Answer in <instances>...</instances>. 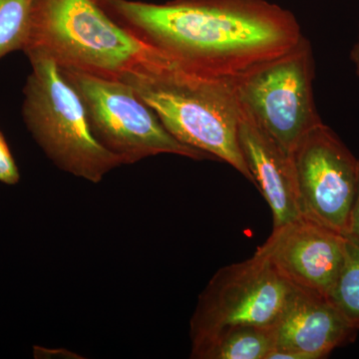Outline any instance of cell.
Masks as SVG:
<instances>
[{"instance_id":"cell-1","label":"cell","mask_w":359,"mask_h":359,"mask_svg":"<svg viewBox=\"0 0 359 359\" xmlns=\"http://www.w3.org/2000/svg\"><path fill=\"white\" fill-rule=\"evenodd\" d=\"M120 25L203 76L237 77L301 41L294 14L266 0H97Z\"/></svg>"},{"instance_id":"cell-2","label":"cell","mask_w":359,"mask_h":359,"mask_svg":"<svg viewBox=\"0 0 359 359\" xmlns=\"http://www.w3.org/2000/svg\"><path fill=\"white\" fill-rule=\"evenodd\" d=\"M29 49L43 51L65 69L112 79L181 67L97 0H37Z\"/></svg>"},{"instance_id":"cell-3","label":"cell","mask_w":359,"mask_h":359,"mask_svg":"<svg viewBox=\"0 0 359 359\" xmlns=\"http://www.w3.org/2000/svg\"><path fill=\"white\" fill-rule=\"evenodd\" d=\"M120 80L133 87L177 140L224 161L254 184L238 142L241 107L233 78L172 68Z\"/></svg>"},{"instance_id":"cell-4","label":"cell","mask_w":359,"mask_h":359,"mask_svg":"<svg viewBox=\"0 0 359 359\" xmlns=\"http://www.w3.org/2000/svg\"><path fill=\"white\" fill-rule=\"evenodd\" d=\"M25 54L32 68L23 89L26 126L59 169L100 183L122 160L96 140L83 101L57 62L39 49Z\"/></svg>"},{"instance_id":"cell-5","label":"cell","mask_w":359,"mask_h":359,"mask_svg":"<svg viewBox=\"0 0 359 359\" xmlns=\"http://www.w3.org/2000/svg\"><path fill=\"white\" fill-rule=\"evenodd\" d=\"M61 69L83 101L96 140L118 156L123 165L160 154L212 159L177 140L131 85L119 79Z\"/></svg>"},{"instance_id":"cell-6","label":"cell","mask_w":359,"mask_h":359,"mask_svg":"<svg viewBox=\"0 0 359 359\" xmlns=\"http://www.w3.org/2000/svg\"><path fill=\"white\" fill-rule=\"evenodd\" d=\"M314 59L306 37L282 55L233 78L241 105L292 156L321 124L313 96Z\"/></svg>"},{"instance_id":"cell-7","label":"cell","mask_w":359,"mask_h":359,"mask_svg":"<svg viewBox=\"0 0 359 359\" xmlns=\"http://www.w3.org/2000/svg\"><path fill=\"white\" fill-rule=\"evenodd\" d=\"M292 287L273 264L257 252L219 269L200 294L191 318V349L229 328L273 327Z\"/></svg>"},{"instance_id":"cell-8","label":"cell","mask_w":359,"mask_h":359,"mask_svg":"<svg viewBox=\"0 0 359 359\" xmlns=\"http://www.w3.org/2000/svg\"><path fill=\"white\" fill-rule=\"evenodd\" d=\"M292 158L302 216L346 236L359 160L323 122L302 139Z\"/></svg>"},{"instance_id":"cell-9","label":"cell","mask_w":359,"mask_h":359,"mask_svg":"<svg viewBox=\"0 0 359 359\" xmlns=\"http://www.w3.org/2000/svg\"><path fill=\"white\" fill-rule=\"evenodd\" d=\"M294 287L327 297L346 256V236L302 216L273 229L257 250Z\"/></svg>"},{"instance_id":"cell-10","label":"cell","mask_w":359,"mask_h":359,"mask_svg":"<svg viewBox=\"0 0 359 359\" xmlns=\"http://www.w3.org/2000/svg\"><path fill=\"white\" fill-rule=\"evenodd\" d=\"M276 347L302 359L327 358L355 339L358 330L327 297L292 285L282 313L273 325Z\"/></svg>"},{"instance_id":"cell-11","label":"cell","mask_w":359,"mask_h":359,"mask_svg":"<svg viewBox=\"0 0 359 359\" xmlns=\"http://www.w3.org/2000/svg\"><path fill=\"white\" fill-rule=\"evenodd\" d=\"M240 107L241 149L254 185L273 212V229L280 228L302 217L294 162L241 103Z\"/></svg>"},{"instance_id":"cell-12","label":"cell","mask_w":359,"mask_h":359,"mask_svg":"<svg viewBox=\"0 0 359 359\" xmlns=\"http://www.w3.org/2000/svg\"><path fill=\"white\" fill-rule=\"evenodd\" d=\"M276 347L273 327L243 325L224 330L191 349L194 359H266Z\"/></svg>"},{"instance_id":"cell-13","label":"cell","mask_w":359,"mask_h":359,"mask_svg":"<svg viewBox=\"0 0 359 359\" xmlns=\"http://www.w3.org/2000/svg\"><path fill=\"white\" fill-rule=\"evenodd\" d=\"M328 301L359 332V238L346 236V256Z\"/></svg>"},{"instance_id":"cell-14","label":"cell","mask_w":359,"mask_h":359,"mask_svg":"<svg viewBox=\"0 0 359 359\" xmlns=\"http://www.w3.org/2000/svg\"><path fill=\"white\" fill-rule=\"evenodd\" d=\"M37 0H0V59L32 41Z\"/></svg>"},{"instance_id":"cell-15","label":"cell","mask_w":359,"mask_h":359,"mask_svg":"<svg viewBox=\"0 0 359 359\" xmlns=\"http://www.w3.org/2000/svg\"><path fill=\"white\" fill-rule=\"evenodd\" d=\"M20 171L16 166L4 134L0 132V182L6 185H15L20 181Z\"/></svg>"},{"instance_id":"cell-16","label":"cell","mask_w":359,"mask_h":359,"mask_svg":"<svg viewBox=\"0 0 359 359\" xmlns=\"http://www.w3.org/2000/svg\"><path fill=\"white\" fill-rule=\"evenodd\" d=\"M346 236L359 238V184L358 194L353 210H351V218H349L348 230Z\"/></svg>"},{"instance_id":"cell-17","label":"cell","mask_w":359,"mask_h":359,"mask_svg":"<svg viewBox=\"0 0 359 359\" xmlns=\"http://www.w3.org/2000/svg\"><path fill=\"white\" fill-rule=\"evenodd\" d=\"M351 60L353 61L354 66H355L356 75L359 77V32L358 40H356L351 51Z\"/></svg>"}]
</instances>
